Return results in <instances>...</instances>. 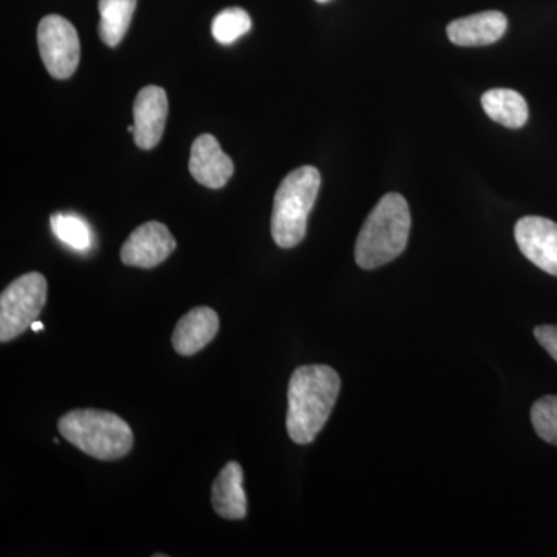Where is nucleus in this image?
Returning <instances> with one entry per match:
<instances>
[{
  "label": "nucleus",
  "mask_w": 557,
  "mask_h": 557,
  "mask_svg": "<svg viewBox=\"0 0 557 557\" xmlns=\"http://www.w3.org/2000/svg\"><path fill=\"white\" fill-rule=\"evenodd\" d=\"M341 379L329 366H302L288 383L287 432L298 445H309L318 437L335 408Z\"/></svg>",
  "instance_id": "obj_1"
},
{
  "label": "nucleus",
  "mask_w": 557,
  "mask_h": 557,
  "mask_svg": "<svg viewBox=\"0 0 557 557\" xmlns=\"http://www.w3.org/2000/svg\"><path fill=\"white\" fill-rule=\"evenodd\" d=\"M410 211L408 201L397 193L379 201L359 231L355 259L362 270H375L397 259L408 247Z\"/></svg>",
  "instance_id": "obj_2"
},
{
  "label": "nucleus",
  "mask_w": 557,
  "mask_h": 557,
  "mask_svg": "<svg viewBox=\"0 0 557 557\" xmlns=\"http://www.w3.org/2000/svg\"><path fill=\"white\" fill-rule=\"evenodd\" d=\"M58 428L69 443L97 460H119L127 456L134 446L129 424L106 410H72L61 417Z\"/></svg>",
  "instance_id": "obj_3"
},
{
  "label": "nucleus",
  "mask_w": 557,
  "mask_h": 557,
  "mask_svg": "<svg viewBox=\"0 0 557 557\" xmlns=\"http://www.w3.org/2000/svg\"><path fill=\"white\" fill-rule=\"evenodd\" d=\"M321 188L317 168L302 166L282 180L274 196L271 236L277 247L295 248L307 234V220Z\"/></svg>",
  "instance_id": "obj_4"
},
{
  "label": "nucleus",
  "mask_w": 557,
  "mask_h": 557,
  "mask_svg": "<svg viewBox=\"0 0 557 557\" xmlns=\"http://www.w3.org/2000/svg\"><path fill=\"white\" fill-rule=\"evenodd\" d=\"M47 302V278L28 273L11 282L0 295V343H9L38 321Z\"/></svg>",
  "instance_id": "obj_5"
},
{
  "label": "nucleus",
  "mask_w": 557,
  "mask_h": 557,
  "mask_svg": "<svg viewBox=\"0 0 557 557\" xmlns=\"http://www.w3.org/2000/svg\"><path fill=\"white\" fill-rule=\"evenodd\" d=\"M38 46L44 65L53 78L67 79L78 69L81 58L78 32L73 27L72 22L60 14H50L40 21Z\"/></svg>",
  "instance_id": "obj_6"
},
{
  "label": "nucleus",
  "mask_w": 557,
  "mask_h": 557,
  "mask_svg": "<svg viewBox=\"0 0 557 557\" xmlns=\"http://www.w3.org/2000/svg\"><path fill=\"white\" fill-rule=\"evenodd\" d=\"M177 242L166 225L148 222L138 226L121 248V262L137 269H153L170 258Z\"/></svg>",
  "instance_id": "obj_7"
},
{
  "label": "nucleus",
  "mask_w": 557,
  "mask_h": 557,
  "mask_svg": "<svg viewBox=\"0 0 557 557\" xmlns=\"http://www.w3.org/2000/svg\"><path fill=\"white\" fill-rule=\"evenodd\" d=\"M519 249L537 269L557 277V223L537 215H528L516 223Z\"/></svg>",
  "instance_id": "obj_8"
},
{
  "label": "nucleus",
  "mask_w": 557,
  "mask_h": 557,
  "mask_svg": "<svg viewBox=\"0 0 557 557\" xmlns=\"http://www.w3.org/2000/svg\"><path fill=\"white\" fill-rule=\"evenodd\" d=\"M168 112L170 102L161 87L148 86L138 91L134 102V139L139 149L150 150L159 145Z\"/></svg>",
  "instance_id": "obj_9"
},
{
  "label": "nucleus",
  "mask_w": 557,
  "mask_h": 557,
  "mask_svg": "<svg viewBox=\"0 0 557 557\" xmlns=\"http://www.w3.org/2000/svg\"><path fill=\"white\" fill-rule=\"evenodd\" d=\"M189 172L196 182L211 189H220L234 174L233 160L220 148L211 134L196 138L190 148Z\"/></svg>",
  "instance_id": "obj_10"
},
{
  "label": "nucleus",
  "mask_w": 557,
  "mask_h": 557,
  "mask_svg": "<svg viewBox=\"0 0 557 557\" xmlns=\"http://www.w3.org/2000/svg\"><path fill=\"white\" fill-rule=\"evenodd\" d=\"M507 16L500 11H483L448 25V38L458 47H485L497 42L507 32Z\"/></svg>",
  "instance_id": "obj_11"
},
{
  "label": "nucleus",
  "mask_w": 557,
  "mask_h": 557,
  "mask_svg": "<svg viewBox=\"0 0 557 557\" xmlns=\"http://www.w3.org/2000/svg\"><path fill=\"white\" fill-rule=\"evenodd\" d=\"M219 314L209 307H196L175 325L172 346L183 357H193L208 346L219 332Z\"/></svg>",
  "instance_id": "obj_12"
},
{
  "label": "nucleus",
  "mask_w": 557,
  "mask_h": 557,
  "mask_svg": "<svg viewBox=\"0 0 557 557\" xmlns=\"http://www.w3.org/2000/svg\"><path fill=\"white\" fill-rule=\"evenodd\" d=\"M212 508L220 518L240 520L247 516V496L244 491V471L237 461H230L219 472L212 485Z\"/></svg>",
  "instance_id": "obj_13"
},
{
  "label": "nucleus",
  "mask_w": 557,
  "mask_h": 557,
  "mask_svg": "<svg viewBox=\"0 0 557 557\" xmlns=\"http://www.w3.org/2000/svg\"><path fill=\"white\" fill-rule=\"evenodd\" d=\"M482 108L486 115L508 129H520L528 121V104L519 91L491 89L482 97Z\"/></svg>",
  "instance_id": "obj_14"
},
{
  "label": "nucleus",
  "mask_w": 557,
  "mask_h": 557,
  "mask_svg": "<svg viewBox=\"0 0 557 557\" xmlns=\"http://www.w3.org/2000/svg\"><path fill=\"white\" fill-rule=\"evenodd\" d=\"M100 38L108 47L120 46L129 30L132 16L137 9V0H100Z\"/></svg>",
  "instance_id": "obj_15"
},
{
  "label": "nucleus",
  "mask_w": 557,
  "mask_h": 557,
  "mask_svg": "<svg viewBox=\"0 0 557 557\" xmlns=\"http://www.w3.org/2000/svg\"><path fill=\"white\" fill-rule=\"evenodd\" d=\"M50 222L54 236L67 247L76 249V251H89L94 245L90 226L78 215L54 214L51 215Z\"/></svg>",
  "instance_id": "obj_16"
},
{
  "label": "nucleus",
  "mask_w": 557,
  "mask_h": 557,
  "mask_svg": "<svg viewBox=\"0 0 557 557\" xmlns=\"http://www.w3.org/2000/svg\"><path fill=\"white\" fill-rule=\"evenodd\" d=\"M251 17L244 9H226L220 11L218 16L212 21V36L223 46L236 42L242 36L247 35L251 30Z\"/></svg>",
  "instance_id": "obj_17"
},
{
  "label": "nucleus",
  "mask_w": 557,
  "mask_h": 557,
  "mask_svg": "<svg viewBox=\"0 0 557 557\" xmlns=\"http://www.w3.org/2000/svg\"><path fill=\"white\" fill-rule=\"evenodd\" d=\"M531 423L539 437L557 446V395H547L534 403Z\"/></svg>",
  "instance_id": "obj_18"
},
{
  "label": "nucleus",
  "mask_w": 557,
  "mask_h": 557,
  "mask_svg": "<svg viewBox=\"0 0 557 557\" xmlns=\"http://www.w3.org/2000/svg\"><path fill=\"white\" fill-rule=\"evenodd\" d=\"M537 343L548 351L549 357L557 362V325H539L534 329Z\"/></svg>",
  "instance_id": "obj_19"
},
{
  "label": "nucleus",
  "mask_w": 557,
  "mask_h": 557,
  "mask_svg": "<svg viewBox=\"0 0 557 557\" xmlns=\"http://www.w3.org/2000/svg\"><path fill=\"white\" fill-rule=\"evenodd\" d=\"M32 330H33V332H36V333L40 332V330H44L42 322H39V321L33 322Z\"/></svg>",
  "instance_id": "obj_20"
},
{
  "label": "nucleus",
  "mask_w": 557,
  "mask_h": 557,
  "mask_svg": "<svg viewBox=\"0 0 557 557\" xmlns=\"http://www.w3.org/2000/svg\"><path fill=\"white\" fill-rule=\"evenodd\" d=\"M317 2H319V3H325V2H330V0H317Z\"/></svg>",
  "instance_id": "obj_21"
}]
</instances>
